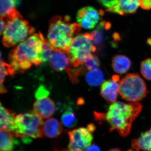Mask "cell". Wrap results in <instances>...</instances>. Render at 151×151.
Wrapping results in <instances>:
<instances>
[{
    "mask_svg": "<svg viewBox=\"0 0 151 151\" xmlns=\"http://www.w3.org/2000/svg\"><path fill=\"white\" fill-rule=\"evenodd\" d=\"M85 151H101L98 146L95 145H90L85 150Z\"/></svg>",
    "mask_w": 151,
    "mask_h": 151,
    "instance_id": "f546056e",
    "label": "cell"
},
{
    "mask_svg": "<svg viewBox=\"0 0 151 151\" xmlns=\"http://www.w3.org/2000/svg\"><path fill=\"white\" fill-rule=\"evenodd\" d=\"M140 6V0H119L117 4L108 9L107 12L126 15L136 12Z\"/></svg>",
    "mask_w": 151,
    "mask_h": 151,
    "instance_id": "8fae6325",
    "label": "cell"
},
{
    "mask_svg": "<svg viewBox=\"0 0 151 151\" xmlns=\"http://www.w3.org/2000/svg\"><path fill=\"white\" fill-rule=\"evenodd\" d=\"M62 124L57 119L50 118L44 123V134L47 137L54 138L58 137L63 132Z\"/></svg>",
    "mask_w": 151,
    "mask_h": 151,
    "instance_id": "9a60e30c",
    "label": "cell"
},
{
    "mask_svg": "<svg viewBox=\"0 0 151 151\" xmlns=\"http://www.w3.org/2000/svg\"><path fill=\"white\" fill-rule=\"evenodd\" d=\"M100 65V61L98 58L91 54L84 59L82 65L84 70H91L97 69Z\"/></svg>",
    "mask_w": 151,
    "mask_h": 151,
    "instance_id": "cb8c5ba5",
    "label": "cell"
},
{
    "mask_svg": "<svg viewBox=\"0 0 151 151\" xmlns=\"http://www.w3.org/2000/svg\"><path fill=\"white\" fill-rule=\"evenodd\" d=\"M104 14V12L101 10H97L91 6L85 7L77 12V22L81 27L92 29L97 25Z\"/></svg>",
    "mask_w": 151,
    "mask_h": 151,
    "instance_id": "9c48e42d",
    "label": "cell"
},
{
    "mask_svg": "<svg viewBox=\"0 0 151 151\" xmlns=\"http://www.w3.org/2000/svg\"><path fill=\"white\" fill-rule=\"evenodd\" d=\"M132 146L137 151H151V128L132 141Z\"/></svg>",
    "mask_w": 151,
    "mask_h": 151,
    "instance_id": "ac0fdd59",
    "label": "cell"
},
{
    "mask_svg": "<svg viewBox=\"0 0 151 151\" xmlns=\"http://www.w3.org/2000/svg\"><path fill=\"white\" fill-rule=\"evenodd\" d=\"M98 1L103 6L109 9L116 5L119 0H98Z\"/></svg>",
    "mask_w": 151,
    "mask_h": 151,
    "instance_id": "4316f807",
    "label": "cell"
},
{
    "mask_svg": "<svg viewBox=\"0 0 151 151\" xmlns=\"http://www.w3.org/2000/svg\"><path fill=\"white\" fill-rule=\"evenodd\" d=\"M62 124L67 128H73L76 126L77 119L75 114L70 109H68L61 117Z\"/></svg>",
    "mask_w": 151,
    "mask_h": 151,
    "instance_id": "44dd1931",
    "label": "cell"
},
{
    "mask_svg": "<svg viewBox=\"0 0 151 151\" xmlns=\"http://www.w3.org/2000/svg\"><path fill=\"white\" fill-rule=\"evenodd\" d=\"M141 73L147 80L151 81V58L142 61L141 64Z\"/></svg>",
    "mask_w": 151,
    "mask_h": 151,
    "instance_id": "d4e9b609",
    "label": "cell"
},
{
    "mask_svg": "<svg viewBox=\"0 0 151 151\" xmlns=\"http://www.w3.org/2000/svg\"><path fill=\"white\" fill-rule=\"evenodd\" d=\"M104 74L103 71L99 69L90 70L86 76L87 84L91 86H99L104 82Z\"/></svg>",
    "mask_w": 151,
    "mask_h": 151,
    "instance_id": "d6986e66",
    "label": "cell"
},
{
    "mask_svg": "<svg viewBox=\"0 0 151 151\" xmlns=\"http://www.w3.org/2000/svg\"><path fill=\"white\" fill-rule=\"evenodd\" d=\"M6 18V23L2 38V43L6 47H12L21 43L35 32L34 28L29 25L27 21L24 19L15 9Z\"/></svg>",
    "mask_w": 151,
    "mask_h": 151,
    "instance_id": "277c9868",
    "label": "cell"
},
{
    "mask_svg": "<svg viewBox=\"0 0 151 151\" xmlns=\"http://www.w3.org/2000/svg\"><path fill=\"white\" fill-rule=\"evenodd\" d=\"M49 63L51 67L57 72L66 71L71 65L68 54L61 51H55L49 60Z\"/></svg>",
    "mask_w": 151,
    "mask_h": 151,
    "instance_id": "4fadbf2b",
    "label": "cell"
},
{
    "mask_svg": "<svg viewBox=\"0 0 151 151\" xmlns=\"http://www.w3.org/2000/svg\"><path fill=\"white\" fill-rule=\"evenodd\" d=\"M14 136L29 143L31 138H42L44 122L41 117L34 112L22 113L15 118Z\"/></svg>",
    "mask_w": 151,
    "mask_h": 151,
    "instance_id": "5b68a950",
    "label": "cell"
},
{
    "mask_svg": "<svg viewBox=\"0 0 151 151\" xmlns=\"http://www.w3.org/2000/svg\"><path fill=\"white\" fill-rule=\"evenodd\" d=\"M140 6L145 10L151 9V0H140Z\"/></svg>",
    "mask_w": 151,
    "mask_h": 151,
    "instance_id": "83f0119b",
    "label": "cell"
},
{
    "mask_svg": "<svg viewBox=\"0 0 151 151\" xmlns=\"http://www.w3.org/2000/svg\"><path fill=\"white\" fill-rule=\"evenodd\" d=\"M11 75L10 66L4 60H0V93L3 94L7 92L4 83L6 76Z\"/></svg>",
    "mask_w": 151,
    "mask_h": 151,
    "instance_id": "ffe728a7",
    "label": "cell"
},
{
    "mask_svg": "<svg viewBox=\"0 0 151 151\" xmlns=\"http://www.w3.org/2000/svg\"><path fill=\"white\" fill-rule=\"evenodd\" d=\"M15 113L6 109L0 102V130L11 132L14 136Z\"/></svg>",
    "mask_w": 151,
    "mask_h": 151,
    "instance_id": "5bb4252c",
    "label": "cell"
},
{
    "mask_svg": "<svg viewBox=\"0 0 151 151\" xmlns=\"http://www.w3.org/2000/svg\"><path fill=\"white\" fill-rule=\"evenodd\" d=\"M108 151H121V150H120V149L116 148V149H112V150H109Z\"/></svg>",
    "mask_w": 151,
    "mask_h": 151,
    "instance_id": "836d02e7",
    "label": "cell"
},
{
    "mask_svg": "<svg viewBox=\"0 0 151 151\" xmlns=\"http://www.w3.org/2000/svg\"><path fill=\"white\" fill-rule=\"evenodd\" d=\"M87 129L91 132H93L95 129V126L93 124H89L87 126Z\"/></svg>",
    "mask_w": 151,
    "mask_h": 151,
    "instance_id": "4dcf8cb0",
    "label": "cell"
},
{
    "mask_svg": "<svg viewBox=\"0 0 151 151\" xmlns=\"http://www.w3.org/2000/svg\"><path fill=\"white\" fill-rule=\"evenodd\" d=\"M92 41V35L88 33L78 35L73 37L68 54L73 67L82 65L84 59L96 51L97 47Z\"/></svg>",
    "mask_w": 151,
    "mask_h": 151,
    "instance_id": "52a82bcc",
    "label": "cell"
},
{
    "mask_svg": "<svg viewBox=\"0 0 151 151\" xmlns=\"http://www.w3.org/2000/svg\"><path fill=\"white\" fill-rule=\"evenodd\" d=\"M147 42L148 44V45L151 46V38L148 39L147 40Z\"/></svg>",
    "mask_w": 151,
    "mask_h": 151,
    "instance_id": "d6a6232c",
    "label": "cell"
},
{
    "mask_svg": "<svg viewBox=\"0 0 151 151\" xmlns=\"http://www.w3.org/2000/svg\"><path fill=\"white\" fill-rule=\"evenodd\" d=\"M119 94L124 100L137 103L147 96L148 90L144 80L138 74L129 73L119 81Z\"/></svg>",
    "mask_w": 151,
    "mask_h": 151,
    "instance_id": "8992f818",
    "label": "cell"
},
{
    "mask_svg": "<svg viewBox=\"0 0 151 151\" xmlns=\"http://www.w3.org/2000/svg\"><path fill=\"white\" fill-rule=\"evenodd\" d=\"M128 151H134L133 150H130Z\"/></svg>",
    "mask_w": 151,
    "mask_h": 151,
    "instance_id": "d590c367",
    "label": "cell"
},
{
    "mask_svg": "<svg viewBox=\"0 0 151 151\" xmlns=\"http://www.w3.org/2000/svg\"><path fill=\"white\" fill-rule=\"evenodd\" d=\"M1 52H0V60H1Z\"/></svg>",
    "mask_w": 151,
    "mask_h": 151,
    "instance_id": "e575fe53",
    "label": "cell"
},
{
    "mask_svg": "<svg viewBox=\"0 0 151 151\" xmlns=\"http://www.w3.org/2000/svg\"><path fill=\"white\" fill-rule=\"evenodd\" d=\"M49 91L45 86L41 85L38 87L35 92V97L37 100L47 97L50 94Z\"/></svg>",
    "mask_w": 151,
    "mask_h": 151,
    "instance_id": "484cf974",
    "label": "cell"
},
{
    "mask_svg": "<svg viewBox=\"0 0 151 151\" xmlns=\"http://www.w3.org/2000/svg\"><path fill=\"white\" fill-rule=\"evenodd\" d=\"M34 112L43 119H47L54 114L56 109L55 104L48 97L38 99L33 105Z\"/></svg>",
    "mask_w": 151,
    "mask_h": 151,
    "instance_id": "30bf717a",
    "label": "cell"
},
{
    "mask_svg": "<svg viewBox=\"0 0 151 151\" xmlns=\"http://www.w3.org/2000/svg\"></svg>",
    "mask_w": 151,
    "mask_h": 151,
    "instance_id": "8d00e7d4",
    "label": "cell"
},
{
    "mask_svg": "<svg viewBox=\"0 0 151 151\" xmlns=\"http://www.w3.org/2000/svg\"><path fill=\"white\" fill-rule=\"evenodd\" d=\"M15 7L14 0H0V17L6 18Z\"/></svg>",
    "mask_w": 151,
    "mask_h": 151,
    "instance_id": "7402d4cb",
    "label": "cell"
},
{
    "mask_svg": "<svg viewBox=\"0 0 151 151\" xmlns=\"http://www.w3.org/2000/svg\"><path fill=\"white\" fill-rule=\"evenodd\" d=\"M92 133L87 128L82 127L68 132L69 143L68 151H85L93 140Z\"/></svg>",
    "mask_w": 151,
    "mask_h": 151,
    "instance_id": "ba28073f",
    "label": "cell"
},
{
    "mask_svg": "<svg viewBox=\"0 0 151 151\" xmlns=\"http://www.w3.org/2000/svg\"><path fill=\"white\" fill-rule=\"evenodd\" d=\"M131 65L130 60L123 55H117L112 59V68L114 71L119 74L126 73L130 69Z\"/></svg>",
    "mask_w": 151,
    "mask_h": 151,
    "instance_id": "e0dca14e",
    "label": "cell"
},
{
    "mask_svg": "<svg viewBox=\"0 0 151 151\" xmlns=\"http://www.w3.org/2000/svg\"><path fill=\"white\" fill-rule=\"evenodd\" d=\"M14 1L15 3L16 7L19 5V4L21 3V0H14Z\"/></svg>",
    "mask_w": 151,
    "mask_h": 151,
    "instance_id": "1f68e13d",
    "label": "cell"
},
{
    "mask_svg": "<svg viewBox=\"0 0 151 151\" xmlns=\"http://www.w3.org/2000/svg\"><path fill=\"white\" fill-rule=\"evenodd\" d=\"M70 17L55 16L50 23L47 39L54 52L61 51L68 54L74 36L81 30L78 24L70 23Z\"/></svg>",
    "mask_w": 151,
    "mask_h": 151,
    "instance_id": "3957f363",
    "label": "cell"
},
{
    "mask_svg": "<svg viewBox=\"0 0 151 151\" xmlns=\"http://www.w3.org/2000/svg\"><path fill=\"white\" fill-rule=\"evenodd\" d=\"M119 83L112 78L104 81L101 86V96L110 103L116 102L119 93Z\"/></svg>",
    "mask_w": 151,
    "mask_h": 151,
    "instance_id": "7c38bea8",
    "label": "cell"
},
{
    "mask_svg": "<svg viewBox=\"0 0 151 151\" xmlns=\"http://www.w3.org/2000/svg\"><path fill=\"white\" fill-rule=\"evenodd\" d=\"M11 132L0 130V151H12L19 144V141Z\"/></svg>",
    "mask_w": 151,
    "mask_h": 151,
    "instance_id": "2e32d148",
    "label": "cell"
},
{
    "mask_svg": "<svg viewBox=\"0 0 151 151\" xmlns=\"http://www.w3.org/2000/svg\"><path fill=\"white\" fill-rule=\"evenodd\" d=\"M54 52L48 41L45 39L42 45V50L39 55V58L42 63H46L49 60Z\"/></svg>",
    "mask_w": 151,
    "mask_h": 151,
    "instance_id": "603a6c76",
    "label": "cell"
},
{
    "mask_svg": "<svg viewBox=\"0 0 151 151\" xmlns=\"http://www.w3.org/2000/svg\"><path fill=\"white\" fill-rule=\"evenodd\" d=\"M142 108V105L138 102L125 103L116 101L111 103L106 113L97 114V117L106 120L111 126V131L116 130L122 137H126Z\"/></svg>",
    "mask_w": 151,
    "mask_h": 151,
    "instance_id": "7a4b0ae2",
    "label": "cell"
},
{
    "mask_svg": "<svg viewBox=\"0 0 151 151\" xmlns=\"http://www.w3.org/2000/svg\"><path fill=\"white\" fill-rule=\"evenodd\" d=\"M5 22L3 18L0 17V36L4 32L6 27Z\"/></svg>",
    "mask_w": 151,
    "mask_h": 151,
    "instance_id": "f1b7e54d",
    "label": "cell"
},
{
    "mask_svg": "<svg viewBox=\"0 0 151 151\" xmlns=\"http://www.w3.org/2000/svg\"><path fill=\"white\" fill-rule=\"evenodd\" d=\"M45 39L40 32L34 33L10 52L9 60L11 75L24 72L32 64H41L39 55Z\"/></svg>",
    "mask_w": 151,
    "mask_h": 151,
    "instance_id": "6da1fadb",
    "label": "cell"
}]
</instances>
